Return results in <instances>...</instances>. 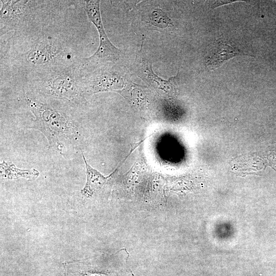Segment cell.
<instances>
[{
    "label": "cell",
    "mask_w": 276,
    "mask_h": 276,
    "mask_svg": "<svg viewBox=\"0 0 276 276\" xmlns=\"http://www.w3.org/2000/svg\"><path fill=\"white\" fill-rule=\"evenodd\" d=\"M39 67L31 80L39 91L54 98L79 102L83 93L84 74L80 61Z\"/></svg>",
    "instance_id": "1"
},
{
    "label": "cell",
    "mask_w": 276,
    "mask_h": 276,
    "mask_svg": "<svg viewBox=\"0 0 276 276\" xmlns=\"http://www.w3.org/2000/svg\"><path fill=\"white\" fill-rule=\"evenodd\" d=\"M85 11L89 20L96 26L100 37V44L96 52L91 56L81 61L85 72L94 66L107 62H114L120 56V51L109 40L105 31L100 13V1H85Z\"/></svg>",
    "instance_id": "2"
},
{
    "label": "cell",
    "mask_w": 276,
    "mask_h": 276,
    "mask_svg": "<svg viewBox=\"0 0 276 276\" xmlns=\"http://www.w3.org/2000/svg\"><path fill=\"white\" fill-rule=\"evenodd\" d=\"M31 110L36 117L34 125L31 127L43 132L51 146L60 144L61 139L70 128V124L60 112L39 102L27 98Z\"/></svg>",
    "instance_id": "3"
},
{
    "label": "cell",
    "mask_w": 276,
    "mask_h": 276,
    "mask_svg": "<svg viewBox=\"0 0 276 276\" xmlns=\"http://www.w3.org/2000/svg\"><path fill=\"white\" fill-rule=\"evenodd\" d=\"M27 61L41 66L65 63L73 60L72 54L59 39L43 36L36 39L27 53Z\"/></svg>",
    "instance_id": "4"
},
{
    "label": "cell",
    "mask_w": 276,
    "mask_h": 276,
    "mask_svg": "<svg viewBox=\"0 0 276 276\" xmlns=\"http://www.w3.org/2000/svg\"><path fill=\"white\" fill-rule=\"evenodd\" d=\"M1 35L8 31L22 30L35 16L41 1H1Z\"/></svg>",
    "instance_id": "5"
},
{
    "label": "cell",
    "mask_w": 276,
    "mask_h": 276,
    "mask_svg": "<svg viewBox=\"0 0 276 276\" xmlns=\"http://www.w3.org/2000/svg\"><path fill=\"white\" fill-rule=\"evenodd\" d=\"M118 76L110 71L88 76L84 74L82 79L83 92L88 95L99 92L116 91L121 87Z\"/></svg>",
    "instance_id": "6"
},
{
    "label": "cell",
    "mask_w": 276,
    "mask_h": 276,
    "mask_svg": "<svg viewBox=\"0 0 276 276\" xmlns=\"http://www.w3.org/2000/svg\"><path fill=\"white\" fill-rule=\"evenodd\" d=\"M248 55L233 47L228 41L219 39L206 57L205 63L210 70L219 67L225 61L236 56Z\"/></svg>",
    "instance_id": "7"
},
{
    "label": "cell",
    "mask_w": 276,
    "mask_h": 276,
    "mask_svg": "<svg viewBox=\"0 0 276 276\" xmlns=\"http://www.w3.org/2000/svg\"><path fill=\"white\" fill-rule=\"evenodd\" d=\"M82 155L86 168V181L81 193L83 196L90 197L106 184L111 175L107 177L104 176L97 170L91 167L86 162L83 154Z\"/></svg>",
    "instance_id": "8"
},
{
    "label": "cell",
    "mask_w": 276,
    "mask_h": 276,
    "mask_svg": "<svg viewBox=\"0 0 276 276\" xmlns=\"http://www.w3.org/2000/svg\"><path fill=\"white\" fill-rule=\"evenodd\" d=\"M2 175L9 179H16L19 177L30 178L38 176L39 172L36 170L32 171L21 170L16 168L11 163L3 162L1 165Z\"/></svg>",
    "instance_id": "9"
},
{
    "label": "cell",
    "mask_w": 276,
    "mask_h": 276,
    "mask_svg": "<svg viewBox=\"0 0 276 276\" xmlns=\"http://www.w3.org/2000/svg\"><path fill=\"white\" fill-rule=\"evenodd\" d=\"M149 22L154 26L165 29L172 25L171 19L161 9H155L149 16Z\"/></svg>",
    "instance_id": "10"
},
{
    "label": "cell",
    "mask_w": 276,
    "mask_h": 276,
    "mask_svg": "<svg viewBox=\"0 0 276 276\" xmlns=\"http://www.w3.org/2000/svg\"><path fill=\"white\" fill-rule=\"evenodd\" d=\"M236 1H216L215 3H214L213 5H212V8L213 9H214V8H216L222 5H224V4H228L229 3H232V2H236Z\"/></svg>",
    "instance_id": "11"
}]
</instances>
